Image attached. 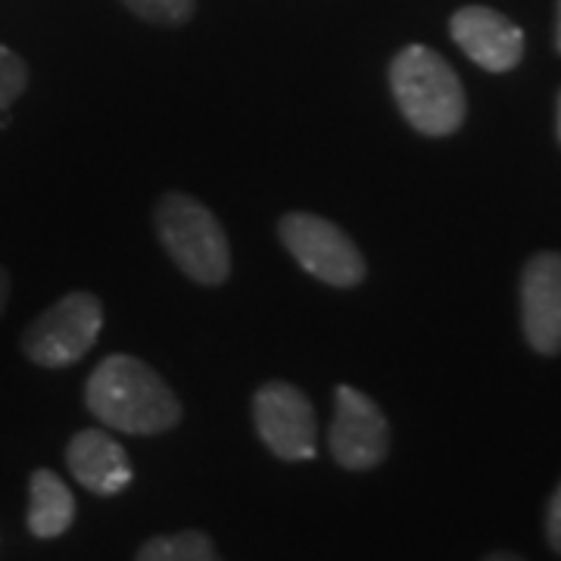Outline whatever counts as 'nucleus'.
Returning a JSON list of instances; mask_svg holds the SVG:
<instances>
[{
  "mask_svg": "<svg viewBox=\"0 0 561 561\" xmlns=\"http://www.w3.org/2000/svg\"><path fill=\"white\" fill-rule=\"evenodd\" d=\"M546 540L552 546V552L561 556V481L549 500V508H546Z\"/></svg>",
  "mask_w": 561,
  "mask_h": 561,
  "instance_id": "nucleus-15",
  "label": "nucleus"
},
{
  "mask_svg": "<svg viewBox=\"0 0 561 561\" xmlns=\"http://www.w3.org/2000/svg\"><path fill=\"white\" fill-rule=\"evenodd\" d=\"M390 88L405 122L427 135L446 138L465 122V88L449 62L424 44H409L390 62Z\"/></svg>",
  "mask_w": 561,
  "mask_h": 561,
  "instance_id": "nucleus-2",
  "label": "nucleus"
},
{
  "mask_svg": "<svg viewBox=\"0 0 561 561\" xmlns=\"http://www.w3.org/2000/svg\"><path fill=\"white\" fill-rule=\"evenodd\" d=\"M278 234L290 256L300 262L312 278L331 287H356L365 278V260L359 247L350 241L341 225L312 216L287 213L278 225Z\"/></svg>",
  "mask_w": 561,
  "mask_h": 561,
  "instance_id": "nucleus-5",
  "label": "nucleus"
},
{
  "mask_svg": "<svg viewBox=\"0 0 561 561\" xmlns=\"http://www.w3.org/2000/svg\"><path fill=\"white\" fill-rule=\"evenodd\" d=\"M483 561H527V559L515 556V552H493V556H486Z\"/></svg>",
  "mask_w": 561,
  "mask_h": 561,
  "instance_id": "nucleus-17",
  "label": "nucleus"
},
{
  "mask_svg": "<svg viewBox=\"0 0 561 561\" xmlns=\"http://www.w3.org/2000/svg\"><path fill=\"white\" fill-rule=\"evenodd\" d=\"M157 234L165 253L197 284L219 287L231 275V247L219 219L191 194H165L157 203Z\"/></svg>",
  "mask_w": 561,
  "mask_h": 561,
  "instance_id": "nucleus-3",
  "label": "nucleus"
},
{
  "mask_svg": "<svg viewBox=\"0 0 561 561\" xmlns=\"http://www.w3.org/2000/svg\"><path fill=\"white\" fill-rule=\"evenodd\" d=\"M556 44H559V50H561V0H559V32H556Z\"/></svg>",
  "mask_w": 561,
  "mask_h": 561,
  "instance_id": "nucleus-18",
  "label": "nucleus"
},
{
  "mask_svg": "<svg viewBox=\"0 0 561 561\" xmlns=\"http://www.w3.org/2000/svg\"><path fill=\"white\" fill-rule=\"evenodd\" d=\"M135 16L153 25H181L194 16L197 0H122Z\"/></svg>",
  "mask_w": 561,
  "mask_h": 561,
  "instance_id": "nucleus-13",
  "label": "nucleus"
},
{
  "mask_svg": "<svg viewBox=\"0 0 561 561\" xmlns=\"http://www.w3.org/2000/svg\"><path fill=\"white\" fill-rule=\"evenodd\" d=\"M253 421L262 443L284 461H309L319 453L316 409L300 387L287 381L262 383L253 397Z\"/></svg>",
  "mask_w": 561,
  "mask_h": 561,
  "instance_id": "nucleus-6",
  "label": "nucleus"
},
{
  "mask_svg": "<svg viewBox=\"0 0 561 561\" xmlns=\"http://www.w3.org/2000/svg\"><path fill=\"white\" fill-rule=\"evenodd\" d=\"M559 140H561V98H559Z\"/></svg>",
  "mask_w": 561,
  "mask_h": 561,
  "instance_id": "nucleus-19",
  "label": "nucleus"
},
{
  "mask_svg": "<svg viewBox=\"0 0 561 561\" xmlns=\"http://www.w3.org/2000/svg\"><path fill=\"white\" fill-rule=\"evenodd\" d=\"M449 35L486 72H508L524 57L522 28L490 7H461L449 20Z\"/></svg>",
  "mask_w": 561,
  "mask_h": 561,
  "instance_id": "nucleus-9",
  "label": "nucleus"
},
{
  "mask_svg": "<svg viewBox=\"0 0 561 561\" xmlns=\"http://www.w3.org/2000/svg\"><path fill=\"white\" fill-rule=\"evenodd\" d=\"M91 415L110 431L153 437L181 421V402L160 375L138 356L113 353L91 371L84 387Z\"/></svg>",
  "mask_w": 561,
  "mask_h": 561,
  "instance_id": "nucleus-1",
  "label": "nucleus"
},
{
  "mask_svg": "<svg viewBox=\"0 0 561 561\" xmlns=\"http://www.w3.org/2000/svg\"><path fill=\"white\" fill-rule=\"evenodd\" d=\"M524 341L540 356L561 353V253L542 250L522 272Z\"/></svg>",
  "mask_w": 561,
  "mask_h": 561,
  "instance_id": "nucleus-8",
  "label": "nucleus"
},
{
  "mask_svg": "<svg viewBox=\"0 0 561 561\" xmlns=\"http://www.w3.org/2000/svg\"><path fill=\"white\" fill-rule=\"evenodd\" d=\"M76 522V496L50 468H38L28 481V530L38 540L62 537Z\"/></svg>",
  "mask_w": 561,
  "mask_h": 561,
  "instance_id": "nucleus-11",
  "label": "nucleus"
},
{
  "mask_svg": "<svg viewBox=\"0 0 561 561\" xmlns=\"http://www.w3.org/2000/svg\"><path fill=\"white\" fill-rule=\"evenodd\" d=\"M28 84V66L20 54L0 44V125H3V110L20 98Z\"/></svg>",
  "mask_w": 561,
  "mask_h": 561,
  "instance_id": "nucleus-14",
  "label": "nucleus"
},
{
  "mask_svg": "<svg viewBox=\"0 0 561 561\" xmlns=\"http://www.w3.org/2000/svg\"><path fill=\"white\" fill-rule=\"evenodd\" d=\"M135 561H221V556L203 530H181L147 540Z\"/></svg>",
  "mask_w": 561,
  "mask_h": 561,
  "instance_id": "nucleus-12",
  "label": "nucleus"
},
{
  "mask_svg": "<svg viewBox=\"0 0 561 561\" xmlns=\"http://www.w3.org/2000/svg\"><path fill=\"white\" fill-rule=\"evenodd\" d=\"M390 453V424L381 405L356 387L343 383L334 397L331 421V456L346 471L378 468Z\"/></svg>",
  "mask_w": 561,
  "mask_h": 561,
  "instance_id": "nucleus-7",
  "label": "nucleus"
},
{
  "mask_svg": "<svg viewBox=\"0 0 561 561\" xmlns=\"http://www.w3.org/2000/svg\"><path fill=\"white\" fill-rule=\"evenodd\" d=\"M7 300H10V275H7V268L0 265V316H3V309H7Z\"/></svg>",
  "mask_w": 561,
  "mask_h": 561,
  "instance_id": "nucleus-16",
  "label": "nucleus"
},
{
  "mask_svg": "<svg viewBox=\"0 0 561 561\" xmlns=\"http://www.w3.org/2000/svg\"><path fill=\"white\" fill-rule=\"evenodd\" d=\"M103 306L94 294L76 290L47 306L22 334V353L41 368H66L98 343Z\"/></svg>",
  "mask_w": 561,
  "mask_h": 561,
  "instance_id": "nucleus-4",
  "label": "nucleus"
},
{
  "mask_svg": "<svg viewBox=\"0 0 561 561\" xmlns=\"http://www.w3.org/2000/svg\"><path fill=\"white\" fill-rule=\"evenodd\" d=\"M66 465L72 471V478L98 493V496H116L122 493L135 471H131V461L125 456L122 443L116 437H110L106 431H79L69 446H66Z\"/></svg>",
  "mask_w": 561,
  "mask_h": 561,
  "instance_id": "nucleus-10",
  "label": "nucleus"
}]
</instances>
